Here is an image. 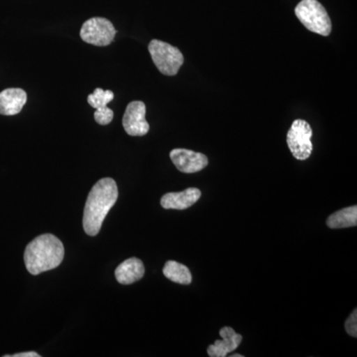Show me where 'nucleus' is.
Returning a JSON list of instances; mask_svg holds the SVG:
<instances>
[{
  "instance_id": "1",
  "label": "nucleus",
  "mask_w": 357,
  "mask_h": 357,
  "mask_svg": "<svg viewBox=\"0 0 357 357\" xmlns=\"http://www.w3.org/2000/svg\"><path fill=\"white\" fill-rule=\"evenodd\" d=\"M117 198L119 189L114 178H103L93 185L84 206L83 225L86 234L95 236L100 232L103 220Z\"/></svg>"
},
{
  "instance_id": "15",
  "label": "nucleus",
  "mask_w": 357,
  "mask_h": 357,
  "mask_svg": "<svg viewBox=\"0 0 357 357\" xmlns=\"http://www.w3.org/2000/svg\"><path fill=\"white\" fill-rule=\"evenodd\" d=\"M114 93L112 91H105L102 89H96L91 95L88 96V102L93 109H102L105 107L107 103L114 100Z\"/></svg>"
},
{
  "instance_id": "10",
  "label": "nucleus",
  "mask_w": 357,
  "mask_h": 357,
  "mask_svg": "<svg viewBox=\"0 0 357 357\" xmlns=\"http://www.w3.org/2000/svg\"><path fill=\"white\" fill-rule=\"evenodd\" d=\"M202 192L197 188H189L183 192H168L161 199V206L166 210H185L197 203Z\"/></svg>"
},
{
  "instance_id": "3",
  "label": "nucleus",
  "mask_w": 357,
  "mask_h": 357,
  "mask_svg": "<svg viewBox=\"0 0 357 357\" xmlns=\"http://www.w3.org/2000/svg\"><path fill=\"white\" fill-rule=\"evenodd\" d=\"M298 20L307 30L321 36L332 32V21L325 7L318 0H302L295 8Z\"/></svg>"
},
{
  "instance_id": "16",
  "label": "nucleus",
  "mask_w": 357,
  "mask_h": 357,
  "mask_svg": "<svg viewBox=\"0 0 357 357\" xmlns=\"http://www.w3.org/2000/svg\"><path fill=\"white\" fill-rule=\"evenodd\" d=\"M114 110L110 109L109 107H102L96 110L95 119L100 126H107L114 119Z\"/></svg>"
},
{
  "instance_id": "18",
  "label": "nucleus",
  "mask_w": 357,
  "mask_h": 357,
  "mask_svg": "<svg viewBox=\"0 0 357 357\" xmlns=\"http://www.w3.org/2000/svg\"><path fill=\"white\" fill-rule=\"evenodd\" d=\"M6 357H40L38 354L34 351L21 352V354H13V356H4Z\"/></svg>"
},
{
  "instance_id": "17",
  "label": "nucleus",
  "mask_w": 357,
  "mask_h": 357,
  "mask_svg": "<svg viewBox=\"0 0 357 357\" xmlns=\"http://www.w3.org/2000/svg\"><path fill=\"white\" fill-rule=\"evenodd\" d=\"M345 331L349 333L351 337H357V310H354V312H351V316L349 317V319L345 321L344 324Z\"/></svg>"
},
{
  "instance_id": "11",
  "label": "nucleus",
  "mask_w": 357,
  "mask_h": 357,
  "mask_svg": "<svg viewBox=\"0 0 357 357\" xmlns=\"http://www.w3.org/2000/svg\"><path fill=\"white\" fill-rule=\"evenodd\" d=\"M27 102V93L22 89H6L0 93V114H20Z\"/></svg>"
},
{
  "instance_id": "7",
  "label": "nucleus",
  "mask_w": 357,
  "mask_h": 357,
  "mask_svg": "<svg viewBox=\"0 0 357 357\" xmlns=\"http://www.w3.org/2000/svg\"><path fill=\"white\" fill-rule=\"evenodd\" d=\"M146 105L140 100L131 102L126 107L122 124L126 133L130 136H144L149 132L150 126L146 121Z\"/></svg>"
},
{
  "instance_id": "2",
  "label": "nucleus",
  "mask_w": 357,
  "mask_h": 357,
  "mask_svg": "<svg viewBox=\"0 0 357 357\" xmlns=\"http://www.w3.org/2000/svg\"><path fill=\"white\" fill-rule=\"evenodd\" d=\"M65 248L62 241L53 234H42L25 248L24 262L32 275L55 269L64 259Z\"/></svg>"
},
{
  "instance_id": "12",
  "label": "nucleus",
  "mask_w": 357,
  "mask_h": 357,
  "mask_svg": "<svg viewBox=\"0 0 357 357\" xmlns=\"http://www.w3.org/2000/svg\"><path fill=\"white\" fill-rule=\"evenodd\" d=\"M145 274L143 262L138 258H129L115 270V278L122 285H129L140 280Z\"/></svg>"
},
{
  "instance_id": "8",
  "label": "nucleus",
  "mask_w": 357,
  "mask_h": 357,
  "mask_svg": "<svg viewBox=\"0 0 357 357\" xmlns=\"http://www.w3.org/2000/svg\"><path fill=\"white\" fill-rule=\"evenodd\" d=\"M170 158L176 168L180 172L185 174L199 172L208 164V159L206 155L181 148L172 150Z\"/></svg>"
},
{
  "instance_id": "6",
  "label": "nucleus",
  "mask_w": 357,
  "mask_h": 357,
  "mask_svg": "<svg viewBox=\"0 0 357 357\" xmlns=\"http://www.w3.org/2000/svg\"><path fill=\"white\" fill-rule=\"evenodd\" d=\"M116 30L107 18L95 17L86 20L82 26L81 38L95 46H109L114 41Z\"/></svg>"
},
{
  "instance_id": "19",
  "label": "nucleus",
  "mask_w": 357,
  "mask_h": 357,
  "mask_svg": "<svg viewBox=\"0 0 357 357\" xmlns=\"http://www.w3.org/2000/svg\"><path fill=\"white\" fill-rule=\"evenodd\" d=\"M231 357H243V354H232Z\"/></svg>"
},
{
  "instance_id": "13",
  "label": "nucleus",
  "mask_w": 357,
  "mask_h": 357,
  "mask_svg": "<svg viewBox=\"0 0 357 357\" xmlns=\"http://www.w3.org/2000/svg\"><path fill=\"white\" fill-rule=\"evenodd\" d=\"M326 225L330 229H347V227H356L357 225V206H349L344 210L335 211L326 220Z\"/></svg>"
},
{
  "instance_id": "4",
  "label": "nucleus",
  "mask_w": 357,
  "mask_h": 357,
  "mask_svg": "<svg viewBox=\"0 0 357 357\" xmlns=\"http://www.w3.org/2000/svg\"><path fill=\"white\" fill-rule=\"evenodd\" d=\"M148 50L157 69L165 76H175L184 64L182 52L166 42L152 40Z\"/></svg>"
},
{
  "instance_id": "5",
  "label": "nucleus",
  "mask_w": 357,
  "mask_h": 357,
  "mask_svg": "<svg viewBox=\"0 0 357 357\" xmlns=\"http://www.w3.org/2000/svg\"><path fill=\"white\" fill-rule=\"evenodd\" d=\"M312 130L306 121L296 119L287 134V144L296 159L304 161L312 152Z\"/></svg>"
},
{
  "instance_id": "14",
  "label": "nucleus",
  "mask_w": 357,
  "mask_h": 357,
  "mask_svg": "<svg viewBox=\"0 0 357 357\" xmlns=\"http://www.w3.org/2000/svg\"><path fill=\"white\" fill-rule=\"evenodd\" d=\"M163 274L165 275L166 278L175 283L182 284V285H189L192 283V274L189 268L177 261L170 260L166 262L163 268Z\"/></svg>"
},
{
  "instance_id": "9",
  "label": "nucleus",
  "mask_w": 357,
  "mask_h": 357,
  "mask_svg": "<svg viewBox=\"0 0 357 357\" xmlns=\"http://www.w3.org/2000/svg\"><path fill=\"white\" fill-rule=\"evenodd\" d=\"M222 340H215V344L208 347V354L211 357H225L227 354L236 351L243 342V335L234 332V328L225 326L220 331Z\"/></svg>"
}]
</instances>
